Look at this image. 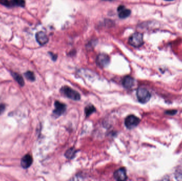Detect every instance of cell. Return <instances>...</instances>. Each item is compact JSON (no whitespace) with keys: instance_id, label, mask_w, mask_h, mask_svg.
I'll use <instances>...</instances> for the list:
<instances>
[{"instance_id":"3","label":"cell","mask_w":182,"mask_h":181,"mask_svg":"<svg viewBox=\"0 0 182 181\" xmlns=\"http://www.w3.org/2000/svg\"><path fill=\"white\" fill-rule=\"evenodd\" d=\"M128 42L129 44L133 47H140L144 43L143 35L140 33H135L129 37Z\"/></svg>"},{"instance_id":"9","label":"cell","mask_w":182,"mask_h":181,"mask_svg":"<svg viewBox=\"0 0 182 181\" xmlns=\"http://www.w3.org/2000/svg\"><path fill=\"white\" fill-rule=\"evenodd\" d=\"M20 163L21 166L24 168H28L30 167L33 163V158L30 154H26L22 158Z\"/></svg>"},{"instance_id":"11","label":"cell","mask_w":182,"mask_h":181,"mask_svg":"<svg viewBox=\"0 0 182 181\" xmlns=\"http://www.w3.org/2000/svg\"><path fill=\"white\" fill-rule=\"evenodd\" d=\"M122 85L126 89L131 88L134 84V80L131 76H126L122 80Z\"/></svg>"},{"instance_id":"20","label":"cell","mask_w":182,"mask_h":181,"mask_svg":"<svg viewBox=\"0 0 182 181\" xmlns=\"http://www.w3.org/2000/svg\"><path fill=\"white\" fill-rule=\"evenodd\" d=\"M50 54L51 55V57H52V60L53 61H55V60L57 59V56H56V55H54V54H52V53H50Z\"/></svg>"},{"instance_id":"13","label":"cell","mask_w":182,"mask_h":181,"mask_svg":"<svg viewBox=\"0 0 182 181\" xmlns=\"http://www.w3.org/2000/svg\"><path fill=\"white\" fill-rule=\"evenodd\" d=\"M11 6H18V7H24L25 6V0H11L10 1Z\"/></svg>"},{"instance_id":"6","label":"cell","mask_w":182,"mask_h":181,"mask_svg":"<svg viewBox=\"0 0 182 181\" xmlns=\"http://www.w3.org/2000/svg\"><path fill=\"white\" fill-rule=\"evenodd\" d=\"M110 59L107 54L102 53L98 56L96 59V63L100 67H107L110 63Z\"/></svg>"},{"instance_id":"12","label":"cell","mask_w":182,"mask_h":181,"mask_svg":"<svg viewBox=\"0 0 182 181\" xmlns=\"http://www.w3.org/2000/svg\"><path fill=\"white\" fill-rule=\"evenodd\" d=\"M11 74H12V76L15 79V80L17 81L19 85H20L21 86H24L25 84L24 79L20 74L16 72H12Z\"/></svg>"},{"instance_id":"1","label":"cell","mask_w":182,"mask_h":181,"mask_svg":"<svg viewBox=\"0 0 182 181\" xmlns=\"http://www.w3.org/2000/svg\"><path fill=\"white\" fill-rule=\"evenodd\" d=\"M61 93L67 97L74 101H79L81 99V95L77 91L71 88L68 86H64L61 88Z\"/></svg>"},{"instance_id":"15","label":"cell","mask_w":182,"mask_h":181,"mask_svg":"<svg viewBox=\"0 0 182 181\" xmlns=\"http://www.w3.org/2000/svg\"><path fill=\"white\" fill-rule=\"evenodd\" d=\"M76 152V151L75 150L74 148H70L66 152L65 156L68 159H72L74 157Z\"/></svg>"},{"instance_id":"17","label":"cell","mask_w":182,"mask_h":181,"mask_svg":"<svg viewBox=\"0 0 182 181\" xmlns=\"http://www.w3.org/2000/svg\"><path fill=\"white\" fill-rule=\"evenodd\" d=\"M0 3L6 7L11 6V3L8 0H0Z\"/></svg>"},{"instance_id":"7","label":"cell","mask_w":182,"mask_h":181,"mask_svg":"<svg viewBox=\"0 0 182 181\" xmlns=\"http://www.w3.org/2000/svg\"><path fill=\"white\" fill-rule=\"evenodd\" d=\"M114 176L117 181H125L127 178L126 170L123 168H120L116 171L114 174Z\"/></svg>"},{"instance_id":"4","label":"cell","mask_w":182,"mask_h":181,"mask_svg":"<svg viewBox=\"0 0 182 181\" xmlns=\"http://www.w3.org/2000/svg\"><path fill=\"white\" fill-rule=\"evenodd\" d=\"M140 122L139 118L135 115H131L126 118L125 121V126L128 129H133L136 127Z\"/></svg>"},{"instance_id":"22","label":"cell","mask_w":182,"mask_h":181,"mask_svg":"<svg viewBox=\"0 0 182 181\" xmlns=\"http://www.w3.org/2000/svg\"><path fill=\"white\" fill-rule=\"evenodd\" d=\"M166 1H174V0H166Z\"/></svg>"},{"instance_id":"2","label":"cell","mask_w":182,"mask_h":181,"mask_svg":"<svg viewBox=\"0 0 182 181\" xmlns=\"http://www.w3.org/2000/svg\"><path fill=\"white\" fill-rule=\"evenodd\" d=\"M136 96L138 101L142 104H145L148 102L151 96L150 92L144 88H138L136 92Z\"/></svg>"},{"instance_id":"10","label":"cell","mask_w":182,"mask_h":181,"mask_svg":"<svg viewBox=\"0 0 182 181\" xmlns=\"http://www.w3.org/2000/svg\"><path fill=\"white\" fill-rule=\"evenodd\" d=\"M118 11L119 12V17L121 19H125L130 16L131 14V10L128 9H126L123 5H120L118 7Z\"/></svg>"},{"instance_id":"16","label":"cell","mask_w":182,"mask_h":181,"mask_svg":"<svg viewBox=\"0 0 182 181\" xmlns=\"http://www.w3.org/2000/svg\"><path fill=\"white\" fill-rule=\"evenodd\" d=\"M25 76L27 80L30 81H34L35 80V76L34 73L31 71H28L25 73Z\"/></svg>"},{"instance_id":"21","label":"cell","mask_w":182,"mask_h":181,"mask_svg":"<svg viewBox=\"0 0 182 181\" xmlns=\"http://www.w3.org/2000/svg\"><path fill=\"white\" fill-rule=\"evenodd\" d=\"M104 1H112V0H104Z\"/></svg>"},{"instance_id":"14","label":"cell","mask_w":182,"mask_h":181,"mask_svg":"<svg viewBox=\"0 0 182 181\" xmlns=\"http://www.w3.org/2000/svg\"><path fill=\"white\" fill-rule=\"evenodd\" d=\"M95 111H96L95 108L94 107V106L92 105L86 106L85 109V113L86 117H88L90 115H91V114L94 113Z\"/></svg>"},{"instance_id":"8","label":"cell","mask_w":182,"mask_h":181,"mask_svg":"<svg viewBox=\"0 0 182 181\" xmlns=\"http://www.w3.org/2000/svg\"><path fill=\"white\" fill-rule=\"evenodd\" d=\"M36 39L40 45H44L48 42L49 38L45 33L39 31L36 34Z\"/></svg>"},{"instance_id":"19","label":"cell","mask_w":182,"mask_h":181,"mask_svg":"<svg viewBox=\"0 0 182 181\" xmlns=\"http://www.w3.org/2000/svg\"><path fill=\"white\" fill-rule=\"evenodd\" d=\"M177 111L176 110H169V111H166L165 114L170 115H174L177 113Z\"/></svg>"},{"instance_id":"5","label":"cell","mask_w":182,"mask_h":181,"mask_svg":"<svg viewBox=\"0 0 182 181\" xmlns=\"http://www.w3.org/2000/svg\"><path fill=\"white\" fill-rule=\"evenodd\" d=\"M55 109L53 113L56 118H58L64 114L66 111V105L65 104L56 101L54 103Z\"/></svg>"},{"instance_id":"18","label":"cell","mask_w":182,"mask_h":181,"mask_svg":"<svg viewBox=\"0 0 182 181\" xmlns=\"http://www.w3.org/2000/svg\"><path fill=\"white\" fill-rule=\"evenodd\" d=\"M5 110V104L0 103V115L3 113Z\"/></svg>"}]
</instances>
